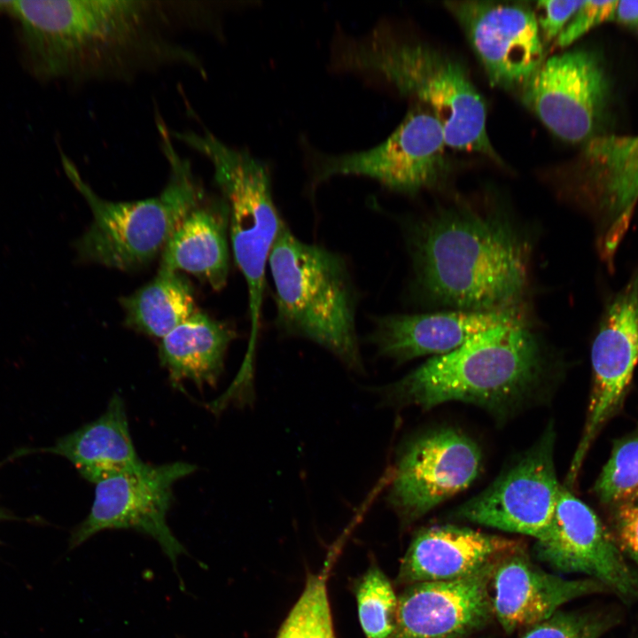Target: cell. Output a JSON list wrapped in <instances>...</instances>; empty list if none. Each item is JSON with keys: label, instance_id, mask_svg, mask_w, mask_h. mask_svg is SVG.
<instances>
[{"label": "cell", "instance_id": "6da1fadb", "mask_svg": "<svg viewBox=\"0 0 638 638\" xmlns=\"http://www.w3.org/2000/svg\"><path fill=\"white\" fill-rule=\"evenodd\" d=\"M144 0L9 1L32 67L48 79L128 78L195 57L170 40L178 13L191 6ZM197 63V62H196Z\"/></svg>", "mask_w": 638, "mask_h": 638}, {"label": "cell", "instance_id": "7a4b0ae2", "mask_svg": "<svg viewBox=\"0 0 638 638\" xmlns=\"http://www.w3.org/2000/svg\"><path fill=\"white\" fill-rule=\"evenodd\" d=\"M408 243L416 287L440 306L513 310L527 288L531 246L496 208L456 198L418 221Z\"/></svg>", "mask_w": 638, "mask_h": 638}, {"label": "cell", "instance_id": "3957f363", "mask_svg": "<svg viewBox=\"0 0 638 638\" xmlns=\"http://www.w3.org/2000/svg\"><path fill=\"white\" fill-rule=\"evenodd\" d=\"M331 65L384 81L432 113L448 147L502 164L486 131L485 100L457 58L380 24L364 35H336Z\"/></svg>", "mask_w": 638, "mask_h": 638}, {"label": "cell", "instance_id": "277c9868", "mask_svg": "<svg viewBox=\"0 0 638 638\" xmlns=\"http://www.w3.org/2000/svg\"><path fill=\"white\" fill-rule=\"evenodd\" d=\"M549 369L546 349L524 321L478 333L432 357L385 386L384 396L391 404L423 409L461 401L504 416L539 393Z\"/></svg>", "mask_w": 638, "mask_h": 638}, {"label": "cell", "instance_id": "5b68a950", "mask_svg": "<svg viewBox=\"0 0 638 638\" xmlns=\"http://www.w3.org/2000/svg\"><path fill=\"white\" fill-rule=\"evenodd\" d=\"M268 268L277 329L285 336L318 345L347 369L362 372L356 330L358 297L344 258L302 241L284 222Z\"/></svg>", "mask_w": 638, "mask_h": 638}, {"label": "cell", "instance_id": "8992f818", "mask_svg": "<svg viewBox=\"0 0 638 638\" xmlns=\"http://www.w3.org/2000/svg\"><path fill=\"white\" fill-rule=\"evenodd\" d=\"M169 178L161 192L135 201H112L98 196L66 156V175L87 202L91 222L76 244L79 257L119 270L140 268L160 255L171 234L203 198L190 162L183 159L160 128Z\"/></svg>", "mask_w": 638, "mask_h": 638}, {"label": "cell", "instance_id": "52a82bcc", "mask_svg": "<svg viewBox=\"0 0 638 638\" xmlns=\"http://www.w3.org/2000/svg\"><path fill=\"white\" fill-rule=\"evenodd\" d=\"M176 139L205 156L229 212V237L248 292L250 334L238 374L253 377L269 255L284 221L274 201L268 167L210 131L186 130Z\"/></svg>", "mask_w": 638, "mask_h": 638}, {"label": "cell", "instance_id": "ba28073f", "mask_svg": "<svg viewBox=\"0 0 638 638\" xmlns=\"http://www.w3.org/2000/svg\"><path fill=\"white\" fill-rule=\"evenodd\" d=\"M441 125L422 104L413 102L393 132L376 146L339 155L313 154V183L337 175L373 179L406 195L438 187L450 170Z\"/></svg>", "mask_w": 638, "mask_h": 638}, {"label": "cell", "instance_id": "9c48e42d", "mask_svg": "<svg viewBox=\"0 0 638 638\" xmlns=\"http://www.w3.org/2000/svg\"><path fill=\"white\" fill-rule=\"evenodd\" d=\"M196 469L185 462L143 463L97 482L89 513L74 530L70 547L79 546L104 530L133 529L154 539L176 568L177 557L186 550L168 527L167 514L175 483Z\"/></svg>", "mask_w": 638, "mask_h": 638}, {"label": "cell", "instance_id": "30bf717a", "mask_svg": "<svg viewBox=\"0 0 638 638\" xmlns=\"http://www.w3.org/2000/svg\"><path fill=\"white\" fill-rule=\"evenodd\" d=\"M481 464L479 447L461 431L422 433L399 454L387 502L403 523H411L470 486Z\"/></svg>", "mask_w": 638, "mask_h": 638}, {"label": "cell", "instance_id": "8fae6325", "mask_svg": "<svg viewBox=\"0 0 638 638\" xmlns=\"http://www.w3.org/2000/svg\"><path fill=\"white\" fill-rule=\"evenodd\" d=\"M591 364L587 416L566 477L570 486L601 430L621 408L638 364V268L605 307L592 343Z\"/></svg>", "mask_w": 638, "mask_h": 638}, {"label": "cell", "instance_id": "7c38bea8", "mask_svg": "<svg viewBox=\"0 0 638 638\" xmlns=\"http://www.w3.org/2000/svg\"><path fill=\"white\" fill-rule=\"evenodd\" d=\"M555 441L550 423L517 462L459 506L455 515L498 530L540 537L550 523L562 489L555 466Z\"/></svg>", "mask_w": 638, "mask_h": 638}, {"label": "cell", "instance_id": "4fadbf2b", "mask_svg": "<svg viewBox=\"0 0 638 638\" xmlns=\"http://www.w3.org/2000/svg\"><path fill=\"white\" fill-rule=\"evenodd\" d=\"M491 85L520 92L546 58L533 7L526 2L446 1Z\"/></svg>", "mask_w": 638, "mask_h": 638}, {"label": "cell", "instance_id": "5bb4252c", "mask_svg": "<svg viewBox=\"0 0 638 638\" xmlns=\"http://www.w3.org/2000/svg\"><path fill=\"white\" fill-rule=\"evenodd\" d=\"M533 552L558 572L585 574L625 599L638 600V572L593 510L566 486Z\"/></svg>", "mask_w": 638, "mask_h": 638}, {"label": "cell", "instance_id": "9a60e30c", "mask_svg": "<svg viewBox=\"0 0 638 638\" xmlns=\"http://www.w3.org/2000/svg\"><path fill=\"white\" fill-rule=\"evenodd\" d=\"M606 80L589 51L572 50L545 58L519 92L524 105L564 141H584L602 112Z\"/></svg>", "mask_w": 638, "mask_h": 638}, {"label": "cell", "instance_id": "2e32d148", "mask_svg": "<svg viewBox=\"0 0 638 638\" xmlns=\"http://www.w3.org/2000/svg\"><path fill=\"white\" fill-rule=\"evenodd\" d=\"M585 158L589 171L575 198L592 215L598 253L612 268L638 202V136L595 137Z\"/></svg>", "mask_w": 638, "mask_h": 638}, {"label": "cell", "instance_id": "e0dca14e", "mask_svg": "<svg viewBox=\"0 0 638 638\" xmlns=\"http://www.w3.org/2000/svg\"><path fill=\"white\" fill-rule=\"evenodd\" d=\"M496 562L464 577L408 585L398 596L390 638H462L484 626L494 615Z\"/></svg>", "mask_w": 638, "mask_h": 638}, {"label": "cell", "instance_id": "ac0fdd59", "mask_svg": "<svg viewBox=\"0 0 638 638\" xmlns=\"http://www.w3.org/2000/svg\"><path fill=\"white\" fill-rule=\"evenodd\" d=\"M490 587L494 615L507 633L549 619L572 600L607 590L590 578L569 580L549 573L522 549L497 560Z\"/></svg>", "mask_w": 638, "mask_h": 638}, {"label": "cell", "instance_id": "d6986e66", "mask_svg": "<svg viewBox=\"0 0 638 638\" xmlns=\"http://www.w3.org/2000/svg\"><path fill=\"white\" fill-rule=\"evenodd\" d=\"M519 322L517 309L386 315L374 319L369 341L378 354L400 363L447 354L478 333Z\"/></svg>", "mask_w": 638, "mask_h": 638}, {"label": "cell", "instance_id": "ffe728a7", "mask_svg": "<svg viewBox=\"0 0 638 638\" xmlns=\"http://www.w3.org/2000/svg\"><path fill=\"white\" fill-rule=\"evenodd\" d=\"M522 545L502 536L455 525L419 531L407 549L398 573L401 584L453 580L467 576Z\"/></svg>", "mask_w": 638, "mask_h": 638}, {"label": "cell", "instance_id": "44dd1931", "mask_svg": "<svg viewBox=\"0 0 638 638\" xmlns=\"http://www.w3.org/2000/svg\"><path fill=\"white\" fill-rule=\"evenodd\" d=\"M229 212L225 201L205 199L178 223L161 253L159 270L191 274L221 291L230 272Z\"/></svg>", "mask_w": 638, "mask_h": 638}, {"label": "cell", "instance_id": "7402d4cb", "mask_svg": "<svg viewBox=\"0 0 638 638\" xmlns=\"http://www.w3.org/2000/svg\"><path fill=\"white\" fill-rule=\"evenodd\" d=\"M41 451L64 456L94 484L143 463L132 442L124 401L118 394L99 417Z\"/></svg>", "mask_w": 638, "mask_h": 638}, {"label": "cell", "instance_id": "603a6c76", "mask_svg": "<svg viewBox=\"0 0 638 638\" xmlns=\"http://www.w3.org/2000/svg\"><path fill=\"white\" fill-rule=\"evenodd\" d=\"M235 338L236 331L228 323L197 311L161 338L160 361L174 385L190 380L200 388L214 386Z\"/></svg>", "mask_w": 638, "mask_h": 638}, {"label": "cell", "instance_id": "cb8c5ba5", "mask_svg": "<svg viewBox=\"0 0 638 638\" xmlns=\"http://www.w3.org/2000/svg\"><path fill=\"white\" fill-rule=\"evenodd\" d=\"M121 304L128 327L160 339L198 311L189 280L165 270L121 298Z\"/></svg>", "mask_w": 638, "mask_h": 638}, {"label": "cell", "instance_id": "d4e9b609", "mask_svg": "<svg viewBox=\"0 0 638 638\" xmlns=\"http://www.w3.org/2000/svg\"><path fill=\"white\" fill-rule=\"evenodd\" d=\"M341 545L342 541L331 549L318 572L307 576L276 638H335L327 582Z\"/></svg>", "mask_w": 638, "mask_h": 638}, {"label": "cell", "instance_id": "484cf974", "mask_svg": "<svg viewBox=\"0 0 638 638\" xmlns=\"http://www.w3.org/2000/svg\"><path fill=\"white\" fill-rule=\"evenodd\" d=\"M593 492L602 503L611 507L638 503V426L614 442Z\"/></svg>", "mask_w": 638, "mask_h": 638}, {"label": "cell", "instance_id": "4316f807", "mask_svg": "<svg viewBox=\"0 0 638 638\" xmlns=\"http://www.w3.org/2000/svg\"><path fill=\"white\" fill-rule=\"evenodd\" d=\"M355 595L366 638H390L395 627L398 596L385 574L377 566L369 568Z\"/></svg>", "mask_w": 638, "mask_h": 638}, {"label": "cell", "instance_id": "83f0119b", "mask_svg": "<svg viewBox=\"0 0 638 638\" xmlns=\"http://www.w3.org/2000/svg\"><path fill=\"white\" fill-rule=\"evenodd\" d=\"M611 625L607 615L557 611L529 627L521 638H600Z\"/></svg>", "mask_w": 638, "mask_h": 638}, {"label": "cell", "instance_id": "f1b7e54d", "mask_svg": "<svg viewBox=\"0 0 638 638\" xmlns=\"http://www.w3.org/2000/svg\"><path fill=\"white\" fill-rule=\"evenodd\" d=\"M619 1H584L555 43L558 48L570 46L591 28L613 19Z\"/></svg>", "mask_w": 638, "mask_h": 638}, {"label": "cell", "instance_id": "f546056e", "mask_svg": "<svg viewBox=\"0 0 638 638\" xmlns=\"http://www.w3.org/2000/svg\"><path fill=\"white\" fill-rule=\"evenodd\" d=\"M584 1H539L533 7L544 45L558 37Z\"/></svg>", "mask_w": 638, "mask_h": 638}, {"label": "cell", "instance_id": "4dcf8cb0", "mask_svg": "<svg viewBox=\"0 0 638 638\" xmlns=\"http://www.w3.org/2000/svg\"><path fill=\"white\" fill-rule=\"evenodd\" d=\"M611 523L620 550L638 566V503L612 506Z\"/></svg>", "mask_w": 638, "mask_h": 638}, {"label": "cell", "instance_id": "1f68e13d", "mask_svg": "<svg viewBox=\"0 0 638 638\" xmlns=\"http://www.w3.org/2000/svg\"><path fill=\"white\" fill-rule=\"evenodd\" d=\"M613 19L638 30V1H619Z\"/></svg>", "mask_w": 638, "mask_h": 638}, {"label": "cell", "instance_id": "d6a6232c", "mask_svg": "<svg viewBox=\"0 0 638 638\" xmlns=\"http://www.w3.org/2000/svg\"><path fill=\"white\" fill-rule=\"evenodd\" d=\"M9 1H0V12H6Z\"/></svg>", "mask_w": 638, "mask_h": 638}, {"label": "cell", "instance_id": "836d02e7", "mask_svg": "<svg viewBox=\"0 0 638 638\" xmlns=\"http://www.w3.org/2000/svg\"><path fill=\"white\" fill-rule=\"evenodd\" d=\"M6 517H7V515L0 509V520L4 519V518H7Z\"/></svg>", "mask_w": 638, "mask_h": 638}]
</instances>
